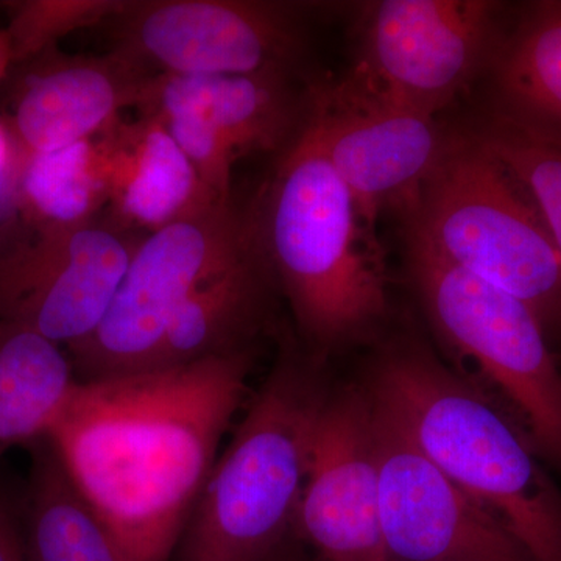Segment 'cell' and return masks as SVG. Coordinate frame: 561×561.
I'll return each mask as SVG.
<instances>
[{
	"mask_svg": "<svg viewBox=\"0 0 561 561\" xmlns=\"http://www.w3.org/2000/svg\"><path fill=\"white\" fill-rule=\"evenodd\" d=\"M261 219L262 256L313 346L335 348L375 330L389 306L383 256L309 116L280 158Z\"/></svg>",
	"mask_w": 561,
	"mask_h": 561,
	"instance_id": "7a4b0ae2",
	"label": "cell"
},
{
	"mask_svg": "<svg viewBox=\"0 0 561 561\" xmlns=\"http://www.w3.org/2000/svg\"><path fill=\"white\" fill-rule=\"evenodd\" d=\"M373 401L534 561H561V500L519 432L485 398L421 348L376 365Z\"/></svg>",
	"mask_w": 561,
	"mask_h": 561,
	"instance_id": "3957f363",
	"label": "cell"
},
{
	"mask_svg": "<svg viewBox=\"0 0 561 561\" xmlns=\"http://www.w3.org/2000/svg\"><path fill=\"white\" fill-rule=\"evenodd\" d=\"M264 256L257 250L198 287L173 313L142 371L183 367L247 350L264 311Z\"/></svg>",
	"mask_w": 561,
	"mask_h": 561,
	"instance_id": "e0dca14e",
	"label": "cell"
},
{
	"mask_svg": "<svg viewBox=\"0 0 561 561\" xmlns=\"http://www.w3.org/2000/svg\"><path fill=\"white\" fill-rule=\"evenodd\" d=\"M497 3L383 0L364 16L353 68L335 83L345 94L435 117L481 68Z\"/></svg>",
	"mask_w": 561,
	"mask_h": 561,
	"instance_id": "ba28073f",
	"label": "cell"
},
{
	"mask_svg": "<svg viewBox=\"0 0 561 561\" xmlns=\"http://www.w3.org/2000/svg\"><path fill=\"white\" fill-rule=\"evenodd\" d=\"M371 402L389 561H534L500 519L443 474Z\"/></svg>",
	"mask_w": 561,
	"mask_h": 561,
	"instance_id": "30bf717a",
	"label": "cell"
},
{
	"mask_svg": "<svg viewBox=\"0 0 561 561\" xmlns=\"http://www.w3.org/2000/svg\"><path fill=\"white\" fill-rule=\"evenodd\" d=\"M409 243L561 320V260L518 184L472 136L449 138L405 214Z\"/></svg>",
	"mask_w": 561,
	"mask_h": 561,
	"instance_id": "5b68a950",
	"label": "cell"
},
{
	"mask_svg": "<svg viewBox=\"0 0 561 561\" xmlns=\"http://www.w3.org/2000/svg\"><path fill=\"white\" fill-rule=\"evenodd\" d=\"M493 69L500 116L561 142V2L531 5Z\"/></svg>",
	"mask_w": 561,
	"mask_h": 561,
	"instance_id": "ffe728a7",
	"label": "cell"
},
{
	"mask_svg": "<svg viewBox=\"0 0 561 561\" xmlns=\"http://www.w3.org/2000/svg\"><path fill=\"white\" fill-rule=\"evenodd\" d=\"M136 108L140 116L198 114L239 153L289 146L300 131V108L284 72L250 76H171L147 79Z\"/></svg>",
	"mask_w": 561,
	"mask_h": 561,
	"instance_id": "2e32d148",
	"label": "cell"
},
{
	"mask_svg": "<svg viewBox=\"0 0 561 561\" xmlns=\"http://www.w3.org/2000/svg\"><path fill=\"white\" fill-rule=\"evenodd\" d=\"M122 5L114 0L33 3L18 18V43L22 51L39 49L51 39L113 20Z\"/></svg>",
	"mask_w": 561,
	"mask_h": 561,
	"instance_id": "cb8c5ba5",
	"label": "cell"
},
{
	"mask_svg": "<svg viewBox=\"0 0 561 561\" xmlns=\"http://www.w3.org/2000/svg\"><path fill=\"white\" fill-rule=\"evenodd\" d=\"M135 247L95 221L44 231L0 262V320L73 348L105 319Z\"/></svg>",
	"mask_w": 561,
	"mask_h": 561,
	"instance_id": "7c38bea8",
	"label": "cell"
},
{
	"mask_svg": "<svg viewBox=\"0 0 561 561\" xmlns=\"http://www.w3.org/2000/svg\"><path fill=\"white\" fill-rule=\"evenodd\" d=\"M250 348L79 381L49 440L131 561H172L241 408Z\"/></svg>",
	"mask_w": 561,
	"mask_h": 561,
	"instance_id": "6da1fadb",
	"label": "cell"
},
{
	"mask_svg": "<svg viewBox=\"0 0 561 561\" xmlns=\"http://www.w3.org/2000/svg\"><path fill=\"white\" fill-rule=\"evenodd\" d=\"M295 529L320 561H389L368 391L343 390L321 400Z\"/></svg>",
	"mask_w": 561,
	"mask_h": 561,
	"instance_id": "8fae6325",
	"label": "cell"
},
{
	"mask_svg": "<svg viewBox=\"0 0 561 561\" xmlns=\"http://www.w3.org/2000/svg\"><path fill=\"white\" fill-rule=\"evenodd\" d=\"M472 138L518 184L561 260V142L542 138L500 114Z\"/></svg>",
	"mask_w": 561,
	"mask_h": 561,
	"instance_id": "7402d4cb",
	"label": "cell"
},
{
	"mask_svg": "<svg viewBox=\"0 0 561 561\" xmlns=\"http://www.w3.org/2000/svg\"><path fill=\"white\" fill-rule=\"evenodd\" d=\"M409 247L413 283L435 331L478 365L526 420L537 445L561 460V371L540 316L489 280Z\"/></svg>",
	"mask_w": 561,
	"mask_h": 561,
	"instance_id": "52a82bcc",
	"label": "cell"
},
{
	"mask_svg": "<svg viewBox=\"0 0 561 561\" xmlns=\"http://www.w3.org/2000/svg\"><path fill=\"white\" fill-rule=\"evenodd\" d=\"M77 382L60 345L0 320V460L14 446L49 435Z\"/></svg>",
	"mask_w": 561,
	"mask_h": 561,
	"instance_id": "d6986e66",
	"label": "cell"
},
{
	"mask_svg": "<svg viewBox=\"0 0 561 561\" xmlns=\"http://www.w3.org/2000/svg\"><path fill=\"white\" fill-rule=\"evenodd\" d=\"M308 116L373 230L382 210L412 209L449 142L435 117L353 98L335 84L312 92Z\"/></svg>",
	"mask_w": 561,
	"mask_h": 561,
	"instance_id": "4fadbf2b",
	"label": "cell"
},
{
	"mask_svg": "<svg viewBox=\"0 0 561 561\" xmlns=\"http://www.w3.org/2000/svg\"><path fill=\"white\" fill-rule=\"evenodd\" d=\"M150 73L116 51L73 57L33 76L25 83L14 125L25 153H46L99 138L138 106Z\"/></svg>",
	"mask_w": 561,
	"mask_h": 561,
	"instance_id": "5bb4252c",
	"label": "cell"
},
{
	"mask_svg": "<svg viewBox=\"0 0 561 561\" xmlns=\"http://www.w3.org/2000/svg\"><path fill=\"white\" fill-rule=\"evenodd\" d=\"M113 51L150 76L284 72L301 46L290 9L247 0L124 2Z\"/></svg>",
	"mask_w": 561,
	"mask_h": 561,
	"instance_id": "9c48e42d",
	"label": "cell"
},
{
	"mask_svg": "<svg viewBox=\"0 0 561 561\" xmlns=\"http://www.w3.org/2000/svg\"><path fill=\"white\" fill-rule=\"evenodd\" d=\"M151 119H157L164 125L176 146L194 165L206 190L217 201L232 203V165L241 153L230 140L208 121L186 111L160 114V116H151Z\"/></svg>",
	"mask_w": 561,
	"mask_h": 561,
	"instance_id": "603a6c76",
	"label": "cell"
},
{
	"mask_svg": "<svg viewBox=\"0 0 561 561\" xmlns=\"http://www.w3.org/2000/svg\"><path fill=\"white\" fill-rule=\"evenodd\" d=\"M11 169H13V154H11L9 136L0 128V192L5 190Z\"/></svg>",
	"mask_w": 561,
	"mask_h": 561,
	"instance_id": "484cf974",
	"label": "cell"
},
{
	"mask_svg": "<svg viewBox=\"0 0 561 561\" xmlns=\"http://www.w3.org/2000/svg\"><path fill=\"white\" fill-rule=\"evenodd\" d=\"M95 144L108 203L124 224L157 231L224 203L206 190L186 154L157 119H119Z\"/></svg>",
	"mask_w": 561,
	"mask_h": 561,
	"instance_id": "9a60e30c",
	"label": "cell"
},
{
	"mask_svg": "<svg viewBox=\"0 0 561 561\" xmlns=\"http://www.w3.org/2000/svg\"><path fill=\"white\" fill-rule=\"evenodd\" d=\"M31 446L22 534L28 561H131L66 471L49 437Z\"/></svg>",
	"mask_w": 561,
	"mask_h": 561,
	"instance_id": "ac0fdd59",
	"label": "cell"
},
{
	"mask_svg": "<svg viewBox=\"0 0 561 561\" xmlns=\"http://www.w3.org/2000/svg\"><path fill=\"white\" fill-rule=\"evenodd\" d=\"M290 354L251 401L203 486L172 561H272L300 507L324 394Z\"/></svg>",
	"mask_w": 561,
	"mask_h": 561,
	"instance_id": "277c9868",
	"label": "cell"
},
{
	"mask_svg": "<svg viewBox=\"0 0 561 561\" xmlns=\"http://www.w3.org/2000/svg\"><path fill=\"white\" fill-rule=\"evenodd\" d=\"M273 561V560H272Z\"/></svg>",
	"mask_w": 561,
	"mask_h": 561,
	"instance_id": "4316f807",
	"label": "cell"
},
{
	"mask_svg": "<svg viewBox=\"0 0 561 561\" xmlns=\"http://www.w3.org/2000/svg\"><path fill=\"white\" fill-rule=\"evenodd\" d=\"M256 250L253 225L232 203H216L149 232L135 247L105 319L69 350L77 379L142 371L184 301Z\"/></svg>",
	"mask_w": 561,
	"mask_h": 561,
	"instance_id": "8992f818",
	"label": "cell"
},
{
	"mask_svg": "<svg viewBox=\"0 0 561 561\" xmlns=\"http://www.w3.org/2000/svg\"><path fill=\"white\" fill-rule=\"evenodd\" d=\"M25 205L44 231L80 227L94 221L108 203L105 172L95 139L27 154L21 171Z\"/></svg>",
	"mask_w": 561,
	"mask_h": 561,
	"instance_id": "44dd1931",
	"label": "cell"
},
{
	"mask_svg": "<svg viewBox=\"0 0 561 561\" xmlns=\"http://www.w3.org/2000/svg\"><path fill=\"white\" fill-rule=\"evenodd\" d=\"M0 561H28L20 516L2 490H0Z\"/></svg>",
	"mask_w": 561,
	"mask_h": 561,
	"instance_id": "d4e9b609",
	"label": "cell"
}]
</instances>
